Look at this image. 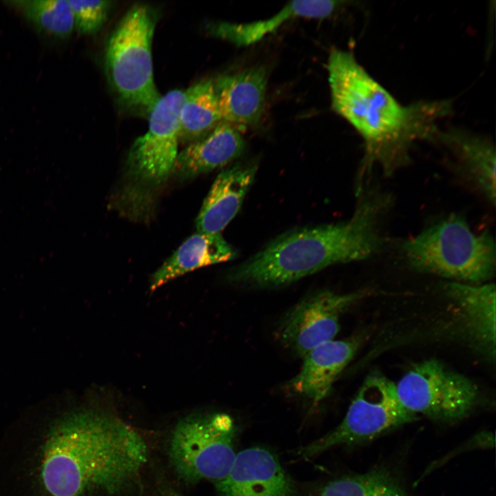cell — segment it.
Instances as JSON below:
<instances>
[{"label":"cell","instance_id":"cell-11","mask_svg":"<svg viewBox=\"0 0 496 496\" xmlns=\"http://www.w3.org/2000/svg\"><path fill=\"white\" fill-rule=\"evenodd\" d=\"M215 484L221 496H295L296 493L278 459L260 447L236 454L227 475Z\"/></svg>","mask_w":496,"mask_h":496},{"label":"cell","instance_id":"cell-24","mask_svg":"<svg viewBox=\"0 0 496 496\" xmlns=\"http://www.w3.org/2000/svg\"><path fill=\"white\" fill-rule=\"evenodd\" d=\"M158 492L160 496H184L173 487L167 484L160 485Z\"/></svg>","mask_w":496,"mask_h":496},{"label":"cell","instance_id":"cell-19","mask_svg":"<svg viewBox=\"0 0 496 496\" xmlns=\"http://www.w3.org/2000/svg\"><path fill=\"white\" fill-rule=\"evenodd\" d=\"M236 252L220 234H195L185 240L154 273L155 290L179 276L202 267L234 259Z\"/></svg>","mask_w":496,"mask_h":496},{"label":"cell","instance_id":"cell-9","mask_svg":"<svg viewBox=\"0 0 496 496\" xmlns=\"http://www.w3.org/2000/svg\"><path fill=\"white\" fill-rule=\"evenodd\" d=\"M184 97L185 92L179 90L161 96L148 115V130L135 140L129 151L128 173L144 185H161L174 169Z\"/></svg>","mask_w":496,"mask_h":496},{"label":"cell","instance_id":"cell-21","mask_svg":"<svg viewBox=\"0 0 496 496\" xmlns=\"http://www.w3.org/2000/svg\"><path fill=\"white\" fill-rule=\"evenodd\" d=\"M320 496H406L398 482L385 469L341 477L328 483Z\"/></svg>","mask_w":496,"mask_h":496},{"label":"cell","instance_id":"cell-6","mask_svg":"<svg viewBox=\"0 0 496 496\" xmlns=\"http://www.w3.org/2000/svg\"><path fill=\"white\" fill-rule=\"evenodd\" d=\"M235 435L234 420L224 413L192 414L180 420L169 449L177 475L189 484L223 479L236 457Z\"/></svg>","mask_w":496,"mask_h":496},{"label":"cell","instance_id":"cell-10","mask_svg":"<svg viewBox=\"0 0 496 496\" xmlns=\"http://www.w3.org/2000/svg\"><path fill=\"white\" fill-rule=\"evenodd\" d=\"M363 293L316 292L296 304L282 318L276 336L287 349L300 357L316 346L334 340L340 318Z\"/></svg>","mask_w":496,"mask_h":496},{"label":"cell","instance_id":"cell-16","mask_svg":"<svg viewBox=\"0 0 496 496\" xmlns=\"http://www.w3.org/2000/svg\"><path fill=\"white\" fill-rule=\"evenodd\" d=\"M244 149L240 132L221 121L178 154L173 171L181 179L193 178L227 165L240 156Z\"/></svg>","mask_w":496,"mask_h":496},{"label":"cell","instance_id":"cell-22","mask_svg":"<svg viewBox=\"0 0 496 496\" xmlns=\"http://www.w3.org/2000/svg\"><path fill=\"white\" fill-rule=\"evenodd\" d=\"M23 13L37 28L59 38L70 37L74 28L68 0H31L23 2Z\"/></svg>","mask_w":496,"mask_h":496},{"label":"cell","instance_id":"cell-20","mask_svg":"<svg viewBox=\"0 0 496 496\" xmlns=\"http://www.w3.org/2000/svg\"><path fill=\"white\" fill-rule=\"evenodd\" d=\"M222 121L214 82L203 79L185 92L180 113V142L194 141Z\"/></svg>","mask_w":496,"mask_h":496},{"label":"cell","instance_id":"cell-1","mask_svg":"<svg viewBox=\"0 0 496 496\" xmlns=\"http://www.w3.org/2000/svg\"><path fill=\"white\" fill-rule=\"evenodd\" d=\"M327 70L332 108L364 141L357 192L374 169L389 176L408 165L413 143L432 139L450 109L444 101L402 105L348 51L332 50Z\"/></svg>","mask_w":496,"mask_h":496},{"label":"cell","instance_id":"cell-8","mask_svg":"<svg viewBox=\"0 0 496 496\" xmlns=\"http://www.w3.org/2000/svg\"><path fill=\"white\" fill-rule=\"evenodd\" d=\"M395 384L406 410L436 420L463 419L478 402V389L471 380L433 359L413 365Z\"/></svg>","mask_w":496,"mask_h":496},{"label":"cell","instance_id":"cell-3","mask_svg":"<svg viewBox=\"0 0 496 496\" xmlns=\"http://www.w3.org/2000/svg\"><path fill=\"white\" fill-rule=\"evenodd\" d=\"M147 454L141 435L116 415L81 412L48 450L43 484L52 496H116L138 479Z\"/></svg>","mask_w":496,"mask_h":496},{"label":"cell","instance_id":"cell-4","mask_svg":"<svg viewBox=\"0 0 496 496\" xmlns=\"http://www.w3.org/2000/svg\"><path fill=\"white\" fill-rule=\"evenodd\" d=\"M414 269L455 282L481 284L495 273V243L489 231H474L462 216L451 214L400 245Z\"/></svg>","mask_w":496,"mask_h":496},{"label":"cell","instance_id":"cell-12","mask_svg":"<svg viewBox=\"0 0 496 496\" xmlns=\"http://www.w3.org/2000/svg\"><path fill=\"white\" fill-rule=\"evenodd\" d=\"M433 139L446 149L456 174L494 206L496 158L490 141L458 130H437Z\"/></svg>","mask_w":496,"mask_h":496},{"label":"cell","instance_id":"cell-14","mask_svg":"<svg viewBox=\"0 0 496 496\" xmlns=\"http://www.w3.org/2000/svg\"><path fill=\"white\" fill-rule=\"evenodd\" d=\"M214 82L222 121L240 132L259 121L264 111L267 85L263 68L225 74Z\"/></svg>","mask_w":496,"mask_h":496},{"label":"cell","instance_id":"cell-17","mask_svg":"<svg viewBox=\"0 0 496 496\" xmlns=\"http://www.w3.org/2000/svg\"><path fill=\"white\" fill-rule=\"evenodd\" d=\"M344 3L329 0L290 1L276 14L265 19L245 23H216L209 26V32L237 46L249 45L276 32L289 21L329 17Z\"/></svg>","mask_w":496,"mask_h":496},{"label":"cell","instance_id":"cell-18","mask_svg":"<svg viewBox=\"0 0 496 496\" xmlns=\"http://www.w3.org/2000/svg\"><path fill=\"white\" fill-rule=\"evenodd\" d=\"M470 335L490 353L495 349V287L493 283L451 282L446 285Z\"/></svg>","mask_w":496,"mask_h":496},{"label":"cell","instance_id":"cell-13","mask_svg":"<svg viewBox=\"0 0 496 496\" xmlns=\"http://www.w3.org/2000/svg\"><path fill=\"white\" fill-rule=\"evenodd\" d=\"M360 344L358 337H351L316 346L302 357V366L289 381V389L313 403L321 402L354 357Z\"/></svg>","mask_w":496,"mask_h":496},{"label":"cell","instance_id":"cell-23","mask_svg":"<svg viewBox=\"0 0 496 496\" xmlns=\"http://www.w3.org/2000/svg\"><path fill=\"white\" fill-rule=\"evenodd\" d=\"M71 6L74 28L81 34H93L103 25L111 6V1L68 0Z\"/></svg>","mask_w":496,"mask_h":496},{"label":"cell","instance_id":"cell-15","mask_svg":"<svg viewBox=\"0 0 496 496\" xmlns=\"http://www.w3.org/2000/svg\"><path fill=\"white\" fill-rule=\"evenodd\" d=\"M256 170L255 165H236L218 175L196 219L199 233L220 234L238 212Z\"/></svg>","mask_w":496,"mask_h":496},{"label":"cell","instance_id":"cell-5","mask_svg":"<svg viewBox=\"0 0 496 496\" xmlns=\"http://www.w3.org/2000/svg\"><path fill=\"white\" fill-rule=\"evenodd\" d=\"M148 6H132L109 37L105 70L116 98L127 110L148 116L161 96L154 81L152 44L156 25Z\"/></svg>","mask_w":496,"mask_h":496},{"label":"cell","instance_id":"cell-2","mask_svg":"<svg viewBox=\"0 0 496 496\" xmlns=\"http://www.w3.org/2000/svg\"><path fill=\"white\" fill-rule=\"evenodd\" d=\"M358 196L349 220L281 235L230 271L228 280L242 287L277 288L328 266L363 260L378 253L384 240L382 226L393 198L371 180Z\"/></svg>","mask_w":496,"mask_h":496},{"label":"cell","instance_id":"cell-7","mask_svg":"<svg viewBox=\"0 0 496 496\" xmlns=\"http://www.w3.org/2000/svg\"><path fill=\"white\" fill-rule=\"evenodd\" d=\"M417 418L400 402L395 382L373 373L364 380L341 423L299 454L311 458L334 446L369 441Z\"/></svg>","mask_w":496,"mask_h":496}]
</instances>
